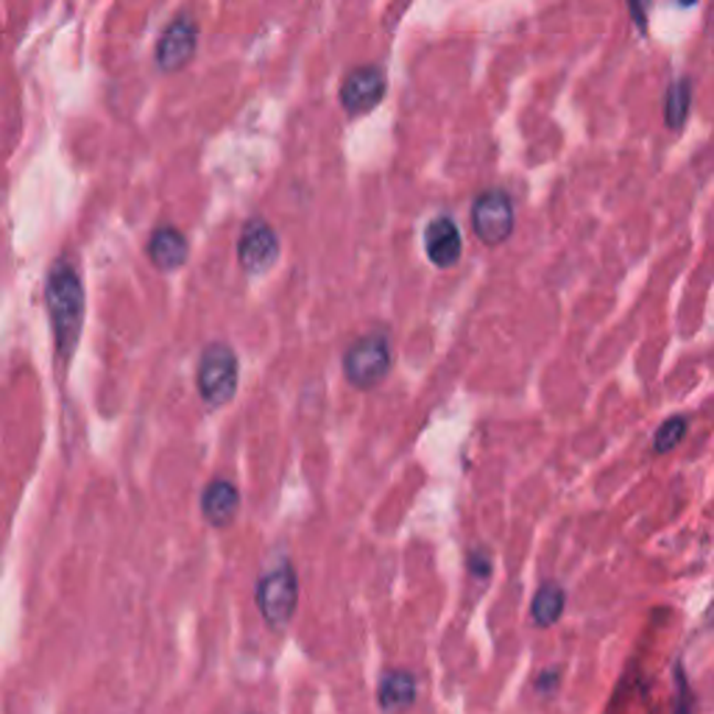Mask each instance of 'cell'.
Returning a JSON list of instances; mask_svg holds the SVG:
<instances>
[{
    "instance_id": "cell-1",
    "label": "cell",
    "mask_w": 714,
    "mask_h": 714,
    "mask_svg": "<svg viewBox=\"0 0 714 714\" xmlns=\"http://www.w3.org/2000/svg\"><path fill=\"white\" fill-rule=\"evenodd\" d=\"M45 305L54 327L56 352L62 361H71L84 330V285L76 268L67 260L54 263L45 283Z\"/></svg>"
},
{
    "instance_id": "cell-2",
    "label": "cell",
    "mask_w": 714,
    "mask_h": 714,
    "mask_svg": "<svg viewBox=\"0 0 714 714\" xmlns=\"http://www.w3.org/2000/svg\"><path fill=\"white\" fill-rule=\"evenodd\" d=\"M391 366H394V347L385 330H369L366 335L354 338L343 352V377L358 391H372L383 385Z\"/></svg>"
},
{
    "instance_id": "cell-3",
    "label": "cell",
    "mask_w": 714,
    "mask_h": 714,
    "mask_svg": "<svg viewBox=\"0 0 714 714\" xmlns=\"http://www.w3.org/2000/svg\"><path fill=\"white\" fill-rule=\"evenodd\" d=\"M237 380V354L226 343H210L199 358V372H195V385H199L201 399L207 407H224L235 399Z\"/></svg>"
},
{
    "instance_id": "cell-4",
    "label": "cell",
    "mask_w": 714,
    "mask_h": 714,
    "mask_svg": "<svg viewBox=\"0 0 714 714\" xmlns=\"http://www.w3.org/2000/svg\"><path fill=\"white\" fill-rule=\"evenodd\" d=\"M254 600H257V608H260L266 626L271 631H285L290 626V620H294L296 606H299V578H296L294 567L283 564V567L263 575L257 580Z\"/></svg>"
},
{
    "instance_id": "cell-5",
    "label": "cell",
    "mask_w": 714,
    "mask_h": 714,
    "mask_svg": "<svg viewBox=\"0 0 714 714\" xmlns=\"http://www.w3.org/2000/svg\"><path fill=\"white\" fill-rule=\"evenodd\" d=\"M514 204L505 190H486L472 204V230L483 246H502L514 235Z\"/></svg>"
},
{
    "instance_id": "cell-6",
    "label": "cell",
    "mask_w": 714,
    "mask_h": 714,
    "mask_svg": "<svg viewBox=\"0 0 714 714\" xmlns=\"http://www.w3.org/2000/svg\"><path fill=\"white\" fill-rule=\"evenodd\" d=\"M385 89H388V82H385V73L380 67L358 65L343 76L338 98L352 118H361L383 104Z\"/></svg>"
},
{
    "instance_id": "cell-7",
    "label": "cell",
    "mask_w": 714,
    "mask_h": 714,
    "mask_svg": "<svg viewBox=\"0 0 714 714\" xmlns=\"http://www.w3.org/2000/svg\"><path fill=\"white\" fill-rule=\"evenodd\" d=\"M237 260L241 268L252 277L266 274L279 260V237L271 230V224L254 219L243 226L241 241H237Z\"/></svg>"
},
{
    "instance_id": "cell-8",
    "label": "cell",
    "mask_w": 714,
    "mask_h": 714,
    "mask_svg": "<svg viewBox=\"0 0 714 714\" xmlns=\"http://www.w3.org/2000/svg\"><path fill=\"white\" fill-rule=\"evenodd\" d=\"M195 45H199V25L190 14H179L157 42V65L166 73L182 71L195 56Z\"/></svg>"
},
{
    "instance_id": "cell-9",
    "label": "cell",
    "mask_w": 714,
    "mask_h": 714,
    "mask_svg": "<svg viewBox=\"0 0 714 714\" xmlns=\"http://www.w3.org/2000/svg\"><path fill=\"white\" fill-rule=\"evenodd\" d=\"M425 252L427 260L436 268H452L458 266L463 254V237L458 224L449 215H438L427 224L425 230Z\"/></svg>"
},
{
    "instance_id": "cell-10",
    "label": "cell",
    "mask_w": 714,
    "mask_h": 714,
    "mask_svg": "<svg viewBox=\"0 0 714 714\" xmlns=\"http://www.w3.org/2000/svg\"><path fill=\"white\" fill-rule=\"evenodd\" d=\"M416 695H419V684L416 675L407 670H388L380 679L377 703L385 714H407L414 708Z\"/></svg>"
},
{
    "instance_id": "cell-11",
    "label": "cell",
    "mask_w": 714,
    "mask_h": 714,
    "mask_svg": "<svg viewBox=\"0 0 714 714\" xmlns=\"http://www.w3.org/2000/svg\"><path fill=\"white\" fill-rule=\"evenodd\" d=\"M241 511V491L230 480H213L201 494V514L213 527H226Z\"/></svg>"
},
{
    "instance_id": "cell-12",
    "label": "cell",
    "mask_w": 714,
    "mask_h": 714,
    "mask_svg": "<svg viewBox=\"0 0 714 714\" xmlns=\"http://www.w3.org/2000/svg\"><path fill=\"white\" fill-rule=\"evenodd\" d=\"M188 237L177 230V226H160L154 230L151 241H148V257L160 271H177L188 263Z\"/></svg>"
},
{
    "instance_id": "cell-13",
    "label": "cell",
    "mask_w": 714,
    "mask_h": 714,
    "mask_svg": "<svg viewBox=\"0 0 714 714\" xmlns=\"http://www.w3.org/2000/svg\"><path fill=\"white\" fill-rule=\"evenodd\" d=\"M564 608H567V592L558 584H542L533 595L531 617L539 628H550L564 617Z\"/></svg>"
},
{
    "instance_id": "cell-14",
    "label": "cell",
    "mask_w": 714,
    "mask_h": 714,
    "mask_svg": "<svg viewBox=\"0 0 714 714\" xmlns=\"http://www.w3.org/2000/svg\"><path fill=\"white\" fill-rule=\"evenodd\" d=\"M690 109H692V82L686 76H681L670 84L668 95H664V124H668V129L673 131L684 129L686 118H690Z\"/></svg>"
},
{
    "instance_id": "cell-15",
    "label": "cell",
    "mask_w": 714,
    "mask_h": 714,
    "mask_svg": "<svg viewBox=\"0 0 714 714\" xmlns=\"http://www.w3.org/2000/svg\"><path fill=\"white\" fill-rule=\"evenodd\" d=\"M686 430H690V422H686V416H670V419H664L653 436V452L670 455L681 441H684Z\"/></svg>"
},
{
    "instance_id": "cell-16",
    "label": "cell",
    "mask_w": 714,
    "mask_h": 714,
    "mask_svg": "<svg viewBox=\"0 0 714 714\" xmlns=\"http://www.w3.org/2000/svg\"><path fill=\"white\" fill-rule=\"evenodd\" d=\"M467 569L472 578L489 580L491 569H494V558H491V553L486 547H472L467 555Z\"/></svg>"
},
{
    "instance_id": "cell-17",
    "label": "cell",
    "mask_w": 714,
    "mask_h": 714,
    "mask_svg": "<svg viewBox=\"0 0 714 714\" xmlns=\"http://www.w3.org/2000/svg\"><path fill=\"white\" fill-rule=\"evenodd\" d=\"M675 690H679L675 714H692V695H690V684H686L684 664H679V668H675Z\"/></svg>"
},
{
    "instance_id": "cell-18",
    "label": "cell",
    "mask_w": 714,
    "mask_h": 714,
    "mask_svg": "<svg viewBox=\"0 0 714 714\" xmlns=\"http://www.w3.org/2000/svg\"><path fill=\"white\" fill-rule=\"evenodd\" d=\"M558 679H561V670L558 668H550L544 670L542 675L536 679V692L542 697H550L555 690H558Z\"/></svg>"
},
{
    "instance_id": "cell-19",
    "label": "cell",
    "mask_w": 714,
    "mask_h": 714,
    "mask_svg": "<svg viewBox=\"0 0 714 714\" xmlns=\"http://www.w3.org/2000/svg\"><path fill=\"white\" fill-rule=\"evenodd\" d=\"M648 7H650V0H628L631 18L639 29H644V25H648Z\"/></svg>"
},
{
    "instance_id": "cell-20",
    "label": "cell",
    "mask_w": 714,
    "mask_h": 714,
    "mask_svg": "<svg viewBox=\"0 0 714 714\" xmlns=\"http://www.w3.org/2000/svg\"><path fill=\"white\" fill-rule=\"evenodd\" d=\"M675 3H681V7H692L695 0H675Z\"/></svg>"
}]
</instances>
